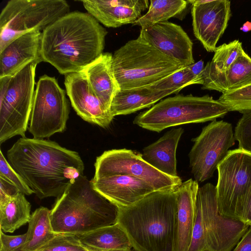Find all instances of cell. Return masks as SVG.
<instances>
[{
	"instance_id": "1",
	"label": "cell",
	"mask_w": 251,
	"mask_h": 251,
	"mask_svg": "<svg viewBox=\"0 0 251 251\" xmlns=\"http://www.w3.org/2000/svg\"><path fill=\"white\" fill-rule=\"evenodd\" d=\"M7 158L40 199L59 198L83 176L79 154L50 140L21 137L7 151Z\"/></svg>"
},
{
	"instance_id": "2",
	"label": "cell",
	"mask_w": 251,
	"mask_h": 251,
	"mask_svg": "<svg viewBox=\"0 0 251 251\" xmlns=\"http://www.w3.org/2000/svg\"><path fill=\"white\" fill-rule=\"evenodd\" d=\"M107 34L89 13L69 12L42 32L43 61L65 75L82 71L103 53Z\"/></svg>"
},
{
	"instance_id": "3",
	"label": "cell",
	"mask_w": 251,
	"mask_h": 251,
	"mask_svg": "<svg viewBox=\"0 0 251 251\" xmlns=\"http://www.w3.org/2000/svg\"><path fill=\"white\" fill-rule=\"evenodd\" d=\"M177 188L154 191L131 205L119 207L117 223L135 251H173Z\"/></svg>"
},
{
	"instance_id": "4",
	"label": "cell",
	"mask_w": 251,
	"mask_h": 251,
	"mask_svg": "<svg viewBox=\"0 0 251 251\" xmlns=\"http://www.w3.org/2000/svg\"><path fill=\"white\" fill-rule=\"evenodd\" d=\"M119 210L83 175L57 199L50 210V221L55 233L78 236L117 223Z\"/></svg>"
},
{
	"instance_id": "5",
	"label": "cell",
	"mask_w": 251,
	"mask_h": 251,
	"mask_svg": "<svg viewBox=\"0 0 251 251\" xmlns=\"http://www.w3.org/2000/svg\"><path fill=\"white\" fill-rule=\"evenodd\" d=\"M112 66L120 90L152 85L185 67L139 36L115 51Z\"/></svg>"
},
{
	"instance_id": "6",
	"label": "cell",
	"mask_w": 251,
	"mask_h": 251,
	"mask_svg": "<svg viewBox=\"0 0 251 251\" xmlns=\"http://www.w3.org/2000/svg\"><path fill=\"white\" fill-rule=\"evenodd\" d=\"M226 106L208 95L201 97L176 95L141 112L133 123L156 132L181 125L214 121L228 112Z\"/></svg>"
},
{
	"instance_id": "7",
	"label": "cell",
	"mask_w": 251,
	"mask_h": 251,
	"mask_svg": "<svg viewBox=\"0 0 251 251\" xmlns=\"http://www.w3.org/2000/svg\"><path fill=\"white\" fill-rule=\"evenodd\" d=\"M31 63L13 75L0 77V143L25 137L32 108L35 70Z\"/></svg>"
},
{
	"instance_id": "8",
	"label": "cell",
	"mask_w": 251,
	"mask_h": 251,
	"mask_svg": "<svg viewBox=\"0 0 251 251\" xmlns=\"http://www.w3.org/2000/svg\"><path fill=\"white\" fill-rule=\"evenodd\" d=\"M69 11L65 0L8 1L0 14V52L23 34L43 31Z\"/></svg>"
},
{
	"instance_id": "9",
	"label": "cell",
	"mask_w": 251,
	"mask_h": 251,
	"mask_svg": "<svg viewBox=\"0 0 251 251\" xmlns=\"http://www.w3.org/2000/svg\"><path fill=\"white\" fill-rule=\"evenodd\" d=\"M217 170L219 212L242 222L245 201L251 187V153L239 148L229 150Z\"/></svg>"
},
{
	"instance_id": "10",
	"label": "cell",
	"mask_w": 251,
	"mask_h": 251,
	"mask_svg": "<svg viewBox=\"0 0 251 251\" xmlns=\"http://www.w3.org/2000/svg\"><path fill=\"white\" fill-rule=\"evenodd\" d=\"M69 112L65 92L55 78L41 76L34 92L28 127L33 138L43 139L64 132Z\"/></svg>"
},
{
	"instance_id": "11",
	"label": "cell",
	"mask_w": 251,
	"mask_h": 251,
	"mask_svg": "<svg viewBox=\"0 0 251 251\" xmlns=\"http://www.w3.org/2000/svg\"><path fill=\"white\" fill-rule=\"evenodd\" d=\"M232 125L223 120L212 121L203 127L189 153V166L195 180L210 178L219 164L235 144Z\"/></svg>"
},
{
	"instance_id": "12",
	"label": "cell",
	"mask_w": 251,
	"mask_h": 251,
	"mask_svg": "<svg viewBox=\"0 0 251 251\" xmlns=\"http://www.w3.org/2000/svg\"><path fill=\"white\" fill-rule=\"evenodd\" d=\"M196 201L201 211L206 251H231L250 226L219 213L216 186L210 183L199 187Z\"/></svg>"
},
{
	"instance_id": "13",
	"label": "cell",
	"mask_w": 251,
	"mask_h": 251,
	"mask_svg": "<svg viewBox=\"0 0 251 251\" xmlns=\"http://www.w3.org/2000/svg\"><path fill=\"white\" fill-rule=\"evenodd\" d=\"M94 177L124 175L142 179L155 191L177 188L182 182L157 170L142 157V154L126 149L105 151L97 157Z\"/></svg>"
},
{
	"instance_id": "14",
	"label": "cell",
	"mask_w": 251,
	"mask_h": 251,
	"mask_svg": "<svg viewBox=\"0 0 251 251\" xmlns=\"http://www.w3.org/2000/svg\"><path fill=\"white\" fill-rule=\"evenodd\" d=\"M191 4L193 33L204 48L214 52L231 16L228 0H187Z\"/></svg>"
},
{
	"instance_id": "15",
	"label": "cell",
	"mask_w": 251,
	"mask_h": 251,
	"mask_svg": "<svg viewBox=\"0 0 251 251\" xmlns=\"http://www.w3.org/2000/svg\"><path fill=\"white\" fill-rule=\"evenodd\" d=\"M169 57L184 67L195 63L193 43L182 27L168 21L141 29L139 35Z\"/></svg>"
},
{
	"instance_id": "16",
	"label": "cell",
	"mask_w": 251,
	"mask_h": 251,
	"mask_svg": "<svg viewBox=\"0 0 251 251\" xmlns=\"http://www.w3.org/2000/svg\"><path fill=\"white\" fill-rule=\"evenodd\" d=\"M64 84L72 105L83 120L108 127L114 117L93 91L83 71L67 74Z\"/></svg>"
},
{
	"instance_id": "17",
	"label": "cell",
	"mask_w": 251,
	"mask_h": 251,
	"mask_svg": "<svg viewBox=\"0 0 251 251\" xmlns=\"http://www.w3.org/2000/svg\"><path fill=\"white\" fill-rule=\"evenodd\" d=\"M94 188L119 208L131 205L155 191L146 181L124 175L94 177Z\"/></svg>"
},
{
	"instance_id": "18",
	"label": "cell",
	"mask_w": 251,
	"mask_h": 251,
	"mask_svg": "<svg viewBox=\"0 0 251 251\" xmlns=\"http://www.w3.org/2000/svg\"><path fill=\"white\" fill-rule=\"evenodd\" d=\"M98 22L107 27L117 28L132 24L149 7L148 0H80Z\"/></svg>"
},
{
	"instance_id": "19",
	"label": "cell",
	"mask_w": 251,
	"mask_h": 251,
	"mask_svg": "<svg viewBox=\"0 0 251 251\" xmlns=\"http://www.w3.org/2000/svg\"><path fill=\"white\" fill-rule=\"evenodd\" d=\"M41 31H33L17 38L0 52V77L13 75L28 64L43 61Z\"/></svg>"
},
{
	"instance_id": "20",
	"label": "cell",
	"mask_w": 251,
	"mask_h": 251,
	"mask_svg": "<svg viewBox=\"0 0 251 251\" xmlns=\"http://www.w3.org/2000/svg\"><path fill=\"white\" fill-rule=\"evenodd\" d=\"M199 184L190 178L176 190L177 213L173 251H189L195 221Z\"/></svg>"
},
{
	"instance_id": "21",
	"label": "cell",
	"mask_w": 251,
	"mask_h": 251,
	"mask_svg": "<svg viewBox=\"0 0 251 251\" xmlns=\"http://www.w3.org/2000/svg\"><path fill=\"white\" fill-rule=\"evenodd\" d=\"M112 55L103 52L83 70L93 91L109 111L112 100L120 90L112 69Z\"/></svg>"
},
{
	"instance_id": "22",
	"label": "cell",
	"mask_w": 251,
	"mask_h": 251,
	"mask_svg": "<svg viewBox=\"0 0 251 251\" xmlns=\"http://www.w3.org/2000/svg\"><path fill=\"white\" fill-rule=\"evenodd\" d=\"M184 132L181 127L173 128L155 142L144 148L142 157L151 166L168 176L177 177L176 151Z\"/></svg>"
},
{
	"instance_id": "23",
	"label": "cell",
	"mask_w": 251,
	"mask_h": 251,
	"mask_svg": "<svg viewBox=\"0 0 251 251\" xmlns=\"http://www.w3.org/2000/svg\"><path fill=\"white\" fill-rule=\"evenodd\" d=\"M177 93L173 89L157 90L152 85L120 90L112 100L110 111L113 117L129 114L152 107L163 98Z\"/></svg>"
},
{
	"instance_id": "24",
	"label": "cell",
	"mask_w": 251,
	"mask_h": 251,
	"mask_svg": "<svg viewBox=\"0 0 251 251\" xmlns=\"http://www.w3.org/2000/svg\"><path fill=\"white\" fill-rule=\"evenodd\" d=\"M251 83V58L243 50L228 70L203 82L201 89L222 93Z\"/></svg>"
},
{
	"instance_id": "25",
	"label": "cell",
	"mask_w": 251,
	"mask_h": 251,
	"mask_svg": "<svg viewBox=\"0 0 251 251\" xmlns=\"http://www.w3.org/2000/svg\"><path fill=\"white\" fill-rule=\"evenodd\" d=\"M81 242L93 251H133L127 234L118 223L78 236Z\"/></svg>"
},
{
	"instance_id": "26",
	"label": "cell",
	"mask_w": 251,
	"mask_h": 251,
	"mask_svg": "<svg viewBox=\"0 0 251 251\" xmlns=\"http://www.w3.org/2000/svg\"><path fill=\"white\" fill-rule=\"evenodd\" d=\"M50 215V210L43 206L37 208L31 214L25 242L17 251H37L55 236Z\"/></svg>"
},
{
	"instance_id": "27",
	"label": "cell",
	"mask_w": 251,
	"mask_h": 251,
	"mask_svg": "<svg viewBox=\"0 0 251 251\" xmlns=\"http://www.w3.org/2000/svg\"><path fill=\"white\" fill-rule=\"evenodd\" d=\"M31 204L25 195L18 192L4 205L0 206V227L4 232L13 233L28 223Z\"/></svg>"
},
{
	"instance_id": "28",
	"label": "cell",
	"mask_w": 251,
	"mask_h": 251,
	"mask_svg": "<svg viewBox=\"0 0 251 251\" xmlns=\"http://www.w3.org/2000/svg\"><path fill=\"white\" fill-rule=\"evenodd\" d=\"M189 3L184 0H151L147 12L133 22L141 29L150 27L172 17H178Z\"/></svg>"
},
{
	"instance_id": "29",
	"label": "cell",
	"mask_w": 251,
	"mask_h": 251,
	"mask_svg": "<svg viewBox=\"0 0 251 251\" xmlns=\"http://www.w3.org/2000/svg\"><path fill=\"white\" fill-rule=\"evenodd\" d=\"M243 50L242 43L238 40L217 47L212 60L207 63L201 72L203 82L226 73Z\"/></svg>"
},
{
	"instance_id": "30",
	"label": "cell",
	"mask_w": 251,
	"mask_h": 251,
	"mask_svg": "<svg viewBox=\"0 0 251 251\" xmlns=\"http://www.w3.org/2000/svg\"><path fill=\"white\" fill-rule=\"evenodd\" d=\"M200 72L192 64L178 70L152 85L157 90L173 89L178 93L183 88L192 84L202 85Z\"/></svg>"
},
{
	"instance_id": "31",
	"label": "cell",
	"mask_w": 251,
	"mask_h": 251,
	"mask_svg": "<svg viewBox=\"0 0 251 251\" xmlns=\"http://www.w3.org/2000/svg\"><path fill=\"white\" fill-rule=\"evenodd\" d=\"M228 111L243 114L251 111V83L240 88L222 93L218 100Z\"/></svg>"
},
{
	"instance_id": "32",
	"label": "cell",
	"mask_w": 251,
	"mask_h": 251,
	"mask_svg": "<svg viewBox=\"0 0 251 251\" xmlns=\"http://www.w3.org/2000/svg\"><path fill=\"white\" fill-rule=\"evenodd\" d=\"M37 251H93L84 246L78 236L56 234L48 243Z\"/></svg>"
},
{
	"instance_id": "33",
	"label": "cell",
	"mask_w": 251,
	"mask_h": 251,
	"mask_svg": "<svg viewBox=\"0 0 251 251\" xmlns=\"http://www.w3.org/2000/svg\"><path fill=\"white\" fill-rule=\"evenodd\" d=\"M234 136L238 148L251 153V111L243 114L235 127Z\"/></svg>"
},
{
	"instance_id": "34",
	"label": "cell",
	"mask_w": 251,
	"mask_h": 251,
	"mask_svg": "<svg viewBox=\"0 0 251 251\" xmlns=\"http://www.w3.org/2000/svg\"><path fill=\"white\" fill-rule=\"evenodd\" d=\"M0 177L12 183L25 195H30L33 192L23 180L20 176L11 167L0 150Z\"/></svg>"
},
{
	"instance_id": "35",
	"label": "cell",
	"mask_w": 251,
	"mask_h": 251,
	"mask_svg": "<svg viewBox=\"0 0 251 251\" xmlns=\"http://www.w3.org/2000/svg\"><path fill=\"white\" fill-rule=\"evenodd\" d=\"M206 251V248L201 211L199 204L196 201L195 221L193 231L192 241L189 251Z\"/></svg>"
},
{
	"instance_id": "36",
	"label": "cell",
	"mask_w": 251,
	"mask_h": 251,
	"mask_svg": "<svg viewBox=\"0 0 251 251\" xmlns=\"http://www.w3.org/2000/svg\"><path fill=\"white\" fill-rule=\"evenodd\" d=\"M26 233L19 235H6L0 230V251H16L25 244Z\"/></svg>"
},
{
	"instance_id": "37",
	"label": "cell",
	"mask_w": 251,
	"mask_h": 251,
	"mask_svg": "<svg viewBox=\"0 0 251 251\" xmlns=\"http://www.w3.org/2000/svg\"><path fill=\"white\" fill-rule=\"evenodd\" d=\"M19 192L18 188L12 183L5 178L0 177V206L5 204L12 196Z\"/></svg>"
},
{
	"instance_id": "38",
	"label": "cell",
	"mask_w": 251,
	"mask_h": 251,
	"mask_svg": "<svg viewBox=\"0 0 251 251\" xmlns=\"http://www.w3.org/2000/svg\"><path fill=\"white\" fill-rule=\"evenodd\" d=\"M231 251H251V226Z\"/></svg>"
},
{
	"instance_id": "39",
	"label": "cell",
	"mask_w": 251,
	"mask_h": 251,
	"mask_svg": "<svg viewBox=\"0 0 251 251\" xmlns=\"http://www.w3.org/2000/svg\"><path fill=\"white\" fill-rule=\"evenodd\" d=\"M242 222L251 226V187L245 201Z\"/></svg>"
},
{
	"instance_id": "40",
	"label": "cell",
	"mask_w": 251,
	"mask_h": 251,
	"mask_svg": "<svg viewBox=\"0 0 251 251\" xmlns=\"http://www.w3.org/2000/svg\"><path fill=\"white\" fill-rule=\"evenodd\" d=\"M241 30L244 32H248L251 30V23L249 22H246L241 27Z\"/></svg>"
},
{
	"instance_id": "41",
	"label": "cell",
	"mask_w": 251,
	"mask_h": 251,
	"mask_svg": "<svg viewBox=\"0 0 251 251\" xmlns=\"http://www.w3.org/2000/svg\"></svg>"
},
{
	"instance_id": "42",
	"label": "cell",
	"mask_w": 251,
	"mask_h": 251,
	"mask_svg": "<svg viewBox=\"0 0 251 251\" xmlns=\"http://www.w3.org/2000/svg\"><path fill=\"white\" fill-rule=\"evenodd\" d=\"M133 251H135L134 250H133Z\"/></svg>"
}]
</instances>
